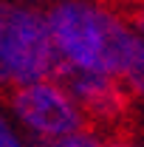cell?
<instances>
[{
    "mask_svg": "<svg viewBox=\"0 0 144 147\" xmlns=\"http://www.w3.org/2000/svg\"><path fill=\"white\" fill-rule=\"evenodd\" d=\"M6 110L37 147L85 127L82 108L59 76L37 79L6 93Z\"/></svg>",
    "mask_w": 144,
    "mask_h": 147,
    "instance_id": "3",
    "label": "cell"
},
{
    "mask_svg": "<svg viewBox=\"0 0 144 147\" xmlns=\"http://www.w3.org/2000/svg\"><path fill=\"white\" fill-rule=\"evenodd\" d=\"M0 147H37L34 142L17 127V122L9 116L6 105H0Z\"/></svg>",
    "mask_w": 144,
    "mask_h": 147,
    "instance_id": "6",
    "label": "cell"
},
{
    "mask_svg": "<svg viewBox=\"0 0 144 147\" xmlns=\"http://www.w3.org/2000/svg\"><path fill=\"white\" fill-rule=\"evenodd\" d=\"M110 147H139V144H133V142H127V139H113Z\"/></svg>",
    "mask_w": 144,
    "mask_h": 147,
    "instance_id": "8",
    "label": "cell"
},
{
    "mask_svg": "<svg viewBox=\"0 0 144 147\" xmlns=\"http://www.w3.org/2000/svg\"><path fill=\"white\" fill-rule=\"evenodd\" d=\"M45 23L57 74H105L119 79L144 40L127 11L102 0H54Z\"/></svg>",
    "mask_w": 144,
    "mask_h": 147,
    "instance_id": "1",
    "label": "cell"
},
{
    "mask_svg": "<svg viewBox=\"0 0 144 147\" xmlns=\"http://www.w3.org/2000/svg\"><path fill=\"white\" fill-rule=\"evenodd\" d=\"M40 147H110V139L105 133H99L96 127L85 125V127L65 133V136H59V139L48 142V144H40Z\"/></svg>",
    "mask_w": 144,
    "mask_h": 147,
    "instance_id": "5",
    "label": "cell"
},
{
    "mask_svg": "<svg viewBox=\"0 0 144 147\" xmlns=\"http://www.w3.org/2000/svg\"><path fill=\"white\" fill-rule=\"evenodd\" d=\"M71 91L76 105L82 108L85 125L105 133V127H116L127 116L130 99L122 85L105 74H57Z\"/></svg>",
    "mask_w": 144,
    "mask_h": 147,
    "instance_id": "4",
    "label": "cell"
},
{
    "mask_svg": "<svg viewBox=\"0 0 144 147\" xmlns=\"http://www.w3.org/2000/svg\"><path fill=\"white\" fill-rule=\"evenodd\" d=\"M127 17H130V23L136 26V31H139L141 40H144V0H136V3H133V9H130Z\"/></svg>",
    "mask_w": 144,
    "mask_h": 147,
    "instance_id": "7",
    "label": "cell"
},
{
    "mask_svg": "<svg viewBox=\"0 0 144 147\" xmlns=\"http://www.w3.org/2000/svg\"><path fill=\"white\" fill-rule=\"evenodd\" d=\"M57 74L45 9L0 0V91H14Z\"/></svg>",
    "mask_w": 144,
    "mask_h": 147,
    "instance_id": "2",
    "label": "cell"
}]
</instances>
